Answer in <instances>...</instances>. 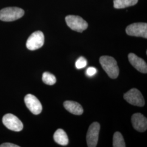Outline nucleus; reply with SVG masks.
<instances>
[{
  "label": "nucleus",
  "mask_w": 147,
  "mask_h": 147,
  "mask_svg": "<svg viewBox=\"0 0 147 147\" xmlns=\"http://www.w3.org/2000/svg\"><path fill=\"white\" fill-rule=\"evenodd\" d=\"M100 64L105 72L111 79H116L119 74V69L116 59L108 56H101L99 59Z\"/></svg>",
  "instance_id": "1"
},
{
  "label": "nucleus",
  "mask_w": 147,
  "mask_h": 147,
  "mask_svg": "<svg viewBox=\"0 0 147 147\" xmlns=\"http://www.w3.org/2000/svg\"><path fill=\"white\" fill-rule=\"evenodd\" d=\"M24 11L18 7H7L0 11V20L3 21L16 20L24 15Z\"/></svg>",
  "instance_id": "2"
},
{
  "label": "nucleus",
  "mask_w": 147,
  "mask_h": 147,
  "mask_svg": "<svg viewBox=\"0 0 147 147\" xmlns=\"http://www.w3.org/2000/svg\"><path fill=\"white\" fill-rule=\"evenodd\" d=\"M65 21L69 28L78 32H82L88 26V23L79 16H67L65 17Z\"/></svg>",
  "instance_id": "3"
},
{
  "label": "nucleus",
  "mask_w": 147,
  "mask_h": 147,
  "mask_svg": "<svg viewBox=\"0 0 147 147\" xmlns=\"http://www.w3.org/2000/svg\"><path fill=\"white\" fill-rule=\"evenodd\" d=\"M2 122L7 129L13 131H21L24 127L22 121L16 116L11 113L3 116Z\"/></svg>",
  "instance_id": "4"
},
{
  "label": "nucleus",
  "mask_w": 147,
  "mask_h": 147,
  "mask_svg": "<svg viewBox=\"0 0 147 147\" xmlns=\"http://www.w3.org/2000/svg\"><path fill=\"white\" fill-rule=\"evenodd\" d=\"M126 34L130 36L147 38V24L144 22L134 23L126 27Z\"/></svg>",
  "instance_id": "5"
},
{
  "label": "nucleus",
  "mask_w": 147,
  "mask_h": 147,
  "mask_svg": "<svg viewBox=\"0 0 147 147\" xmlns=\"http://www.w3.org/2000/svg\"><path fill=\"white\" fill-rule=\"evenodd\" d=\"M44 43V35L40 31L33 32L28 38L26 47L30 50H36L42 47Z\"/></svg>",
  "instance_id": "6"
},
{
  "label": "nucleus",
  "mask_w": 147,
  "mask_h": 147,
  "mask_svg": "<svg viewBox=\"0 0 147 147\" xmlns=\"http://www.w3.org/2000/svg\"><path fill=\"white\" fill-rule=\"evenodd\" d=\"M124 98L127 102L134 106L142 107L145 101L141 92L136 88H132L124 95Z\"/></svg>",
  "instance_id": "7"
},
{
  "label": "nucleus",
  "mask_w": 147,
  "mask_h": 147,
  "mask_svg": "<svg viewBox=\"0 0 147 147\" xmlns=\"http://www.w3.org/2000/svg\"><path fill=\"white\" fill-rule=\"evenodd\" d=\"M100 129V124L98 122H94L90 125L86 137L88 147H96Z\"/></svg>",
  "instance_id": "8"
},
{
  "label": "nucleus",
  "mask_w": 147,
  "mask_h": 147,
  "mask_svg": "<svg viewBox=\"0 0 147 147\" xmlns=\"http://www.w3.org/2000/svg\"><path fill=\"white\" fill-rule=\"evenodd\" d=\"M24 101L27 107L34 115H39L42 111V105L34 95L28 94L25 97Z\"/></svg>",
  "instance_id": "9"
},
{
  "label": "nucleus",
  "mask_w": 147,
  "mask_h": 147,
  "mask_svg": "<svg viewBox=\"0 0 147 147\" xmlns=\"http://www.w3.org/2000/svg\"><path fill=\"white\" fill-rule=\"evenodd\" d=\"M131 121L132 126L137 131L142 132L147 130V118L141 113L134 114L132 116Z\"/></svg>",
  "instance_id": "10"
},
{
  "label": "nucleus",
  "mask_w": 147,
  "mask_h": 147,
  "mask_svg": "<svg viewBox=\"0 0 147 147\" xmlns=\"http://www.w3.org/2000/svg\"><path fill=\"white\" fill-rule=\"evenodd\" d=\"M128 58L130 64L138 71L142 73H147V63L142 58L138 57L133 53L129 54Z\"/></svg>",
  "instance_id": "11"
},
{
  "label": "nucleus",
  "mask_w": 147,
  "mask_h": 147,
  "mask_svg": "<svg viewBox=\"0 0 147 147\" xmlns=\"http://www.w3.org/2000/svg\"><path fill=\"white\" fill-rule=\"evenodd\" d=\"M63 105L67 110L73 115H81L84 112L82 107L77 102L73 101H65Z\"/></svg>",
  "instance_id": "12"
},
{
  "label": "nucleus",
  "mask_w": 147,
  "mask_h": 147,
  "mask_svg": "<svg viewBox=\"0 0 147 147\" xmlns=\"http://www.w3.org/2000/svg\"><path fill=\"white\" fill-rule=\"evenodd\" d=\"M53 139L59 145L66 146L68 144V136L63 129H59L56 130L53 135Z\"/></svg>",
  "instance_id": "13"
},
{
  "label": "nucleus",
  "mask_w": 147,
  "mask_h": 147,
  "mask_svg": "<svg viewBox=\"0 0 147 147\" xmlns=\"http://www.w3.org/2000/svg\"><path fill=\"white\" fill-rule=\"evenodd\" d=\"M138 0H114V7L116 9H122L136 5Z\"/></svg>",
  "instance_id": "14"
},
{
  "label": "nucleus",
  "mask_w": 147,
  "mask_h": 147,
  "mask_svg": "<svg viewBox=\"0 0 147 147\" xmlns=\"http://www.w3.org/2000/svg\"><path fill=\"white\" fill-rule=\"evenodd\" d=\"M113 147H126L123 137L119 132H116L113 135Z\"/></svg>",
  "instance_id": "15"
},
{
  "label": "nucleus",
  "mask_w": 147,
  "mask_h": 147,
  "mask_svg": "<svg viewBox=\"0 0 147 147\" xmlns=\"http://www.w3.org/2000/svg\"><path fill=\"white\" fill-rule=\"evenodd\" d=\"M42 80L44 83L48 85H53L56 82V77L49 72H45L42 74Z\"/></svg>",
  "instance_id": "16"
},
{
  "label": "nucleus",
  "mask_w": 147,
  "mask_h": 147,
  "mask_svg": "<svg viewBox=\"0 0 147 147\" xmlns=\"http://www.w3.org/2000/svg\"><path fill=\"white\" fill-rule=\"evenodd\" d=\"M87 64V61L86 59L84 57H80L78 59L75 63V67L78 69L84 68L85 67H86Z\"/></svg>",
  "instance_id": "17"
},
{
  "label": "nucleus",
  "mask_w": 147,
  "mask_h": 147,
  "mask_svg": "<svg viewBox=\"0 0 147 147\" xmlns=\"http://www.w3.org/2000/svg\"><path fill=\"white\" fill-rule=\"evenodd\" d=\"M97 73V70L94 67H89L86 71V74L89 76H93Z\"/></svg>",
  "instance_id": "18"
},
{
  "label": "nucleus",
  "mask_w": 147,
  "mask_h": 147,
  "mask_svg": "<svg viewBox=\"0 0 147 147\" xmlns=\"http://www.w3.org/2000/svg\"><path fill=\"white\" fill-rule=\"evenodd\" d=\"M0 147H19V146L11 143H5L0 145Z\"/></svg>",
  "instance_id": "19"
}]
</instances>
